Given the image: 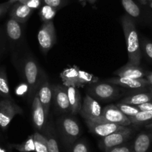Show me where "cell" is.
<instances>
[{
	"instance_id": "obj_13",
	"label": "cell",
	"mask_w": 152,
	"mask_h": 152,
	"mask_svg": "<svg viewBox=\"0 0 152 152\" xmlns=\"http://www.w3.org/2000/svg\"><path fill=\"white\" fill-rule=\"evenodd\" d=\"M52 92L56 107L62 113L70 112L67 87L64 85H55L53 87Z\"/></svg>"
},
{
	"instance_id": "obj_45",
	"label": "cell",
	"mask_w": 152,
	"mask_h": 152,
	"mask_svg": "<svg viewBox=\"0 0 152 152\" xmlns=\"http://www.w3.org/2000/svg\"><path fill=\"white\" fill-rule=\"evenodd\" d=\"M0 138H1V134H0Z\"/></svg>"
},
{
	"instance_id": "obj_23",
	"label": "cell",
	"mask_w": 152,
	"mask_h": 152,
	"mask_svg": "<svg viewBox=\"0 0 152 152\" xmlns=\"http://www.w3.org/2000/svg\"><path fill=\"white\" fill-rule=\"evenodd\" d=\"M0 96L11 99L8 77L4 67H0Z\"/></svg>"
},
{
	"instance_id": "obj_8",
	"label": "cell",
	"mask_w": 152,
	"mask_h": 152,
	"mask_svg": "<svg viewBox=\"0 0 152 152\" xmlns=\"http://www.w3.org/2000/svg\"><path fill=\"white\" fill-rule=\"evenodd\" d=\"M86 123L90 132L100 138H103L118 131H125L128 128L127 126H122L117 124L104 122V121L86 120Z\"/></svg>"
},
{
	"instance_id": "obj_31",
	"label": "cell",
	"mask_w": 152,
	"mask_h": 152,
	"mask_svg": "<svg viewBox=\"0 0 152 152\" xmlns=\"http://www.w3.org/2000/svg\"><path fill=\"white\" fill-rule=\"evenodd\" d=\"M70 152H90L89 146L84 140L75 141L70 147Z\"/></svg>"
},
{
	"instance_id": "obj_34",
	"label": "cell",
	"mask_w": 152,
	"mask_h": 152,
	"mask_svg": "<svg viewBox=\"0 0 152 152\" xmlns=\"http://www.w3.org/2000/svg\"><path fill=\"white\" fill-rule=\"evenodd\" d=\"M43 2L45 3V5H49L54 8H56V9H58L60 7L62 6L63 3H64L63 0H43Z\"/></svg>"
},
{
	"instance_id": "obj_43",
	"label": "cell",
	"mask_w": 152,
	"mask_h": 152,
	"mask_svg": "<svg viewBox=\"0 0 152 152\" xmlns=\"http://www.w3.org/2000/svg\"><path fill=\"white\" fill-rule=\"evenodd\" d=\"M145 1L147 2H148L149 5H150V6L152 8V0H145Z\"/></svg>"
},
{
	"instance_id": "obj_11",
	"label": "cell",
	"mask_w": 152,
	"mask_h": 152,
	"mask_svg": "<svg viewBox=\"0 0 152 152\" xmlns=\"http://www.w3.org/2000/svg\"><path fill=\"white\" fill-rule=\"evenodd\" d=\"M102 113V108L100 104L90 95H86L80 110V113L85 121H93L99 119Z\"/></svg>"
},
{
	"instance_id": "obj_40",
	"label": "cell",
	"mask_w": 152,
	"mask_h": 152,
	"mask_svg": "<svg viewBox=\"0 0 152 152\" xmlns=\"http://www.w3.org/2000/svg\"><path fill=\"white\" fill-rule=\"evenodd\" d=\"M145 78V79L148 81L149 84H150V85H152V72H148V74H146Z\"/></svg>"
},
{
	"instance_id": "obj_30",
	"label": "cell",
	"mask_w": 152,
	"mask_h": 152,
	"mask_svg": "<svg viewBox=\"0 0 152 152\" xmlns=\"http://www.w3.org/2000/svg\"><path fill=\"white\" fill-rule=\"evenodd\" d=\"M78 78H79V82L81 83L83 87L85 84H95V83L98 82V80H99L96 76L80 69L78 71Z\"/></svg>"
},
{
	"instance_id": "obj_28",
	"label": "cell",
	"mask_w": 152,
	"mask_h": 152,
	"mask_svg": "<svg viewBox=\"0 0 152 152\" xmlns=\"http://www.w3.org/2000/svg\"><path fill=\"white\" fill-rule=\"evenodd\" d=\"M58 9L54 8L49 5H43L40 11V17L43 23L52 21L53 18L56 14Z\"/></svg>"
},
{
	"instance_id": "obj_29",
	"label": "cell",
	"mask_w": 152,
	"mask_h": 152,
	"mask_svg": "<svg viewBox=\"0 0 152 152\" xmlns=\"http://www.w3.org/2000/svg\"><path fill=\"white\" fill-rule=\"evenodd\" d=\"M116 106L128 117L135 116L136 114H137L140 111L138 109V107L135 105L128 104L123 103V102H120V103L117 104Z\"/></svg>"
},
{
	"instance_id": "obj_36",
	"label": "cell",
	"mask_w": 152,
	"mask_h": 152,
	"mask_svg": "<svg viewBox=\"0 0 152 152\" xmlns=\"http://www.w3.org/2000/svg\"><path fill=\"white\" fill-rule=\"evenodd\" d=\"M12 4V2H11L10 1L0 4V17L3 16L9 10V8H11Z\"/></svg>"
},
{
	"instance_id": "obj_3",
	"label": "cell",
	"mask_w": 152,
	"mask_h": 152,
	"mask_svg": "<svg viewBox=\"0 0 152 152\" xmlns=\"http://www.w3.org/2000/svg\"><path fill=\"white\" fill-rule=\"evenodd\" d=\"M5 34L12 49L14 58L17 61L20 49L24 45L25 34L23 23L10 18L5 23Z\"/></svg>"
},
{
	"instance_id": "obj_24",
	"label": "cell",
	"mask_w": 152,
	"mask_h": 152,
	"mask_svg": "<svg viewBox=\"0 0 152 152\" xmlns=\"http://www.w3.org/2000/svg\"><path fill=\"white\" fill-rule=\"evenodd\" d=\"M129 119L132 125H147L152 122V111H140Z\"/></svg>"
},
{
	"instance_id": "obj_18",
	"label": "cell",
	"mask_w": 152,
	"mask_h": 152,
	"mask_svg": "<svg viewBox=\"0 0 152 152\" xmlns=\"http://www.w3.org/2000/svg\"><path fill=\"white\" fill-rule=\"evenodd\" d=\"M152 142V134L149 132L139 134L132 142L133 152H148Z\"/></svg>"
},
{
	"instance_id": "obj_15",
	"label": "cell",
	"mask_w": 152,
	"mask_h": 152,
	"mask_svg": "<svg viewBox=\"0 0 152 152\" xmlns=\"http://www.w3.org/2000/svg\"><path fill=\"white\" fill-rule=\"evenodd\" d=\"M46 120L44 109L39 100V98L36 95L32 101V121L34 126L38 131H43Z\"/></svg>"
},
{
	"instance_id": "obj_12",
	"label": "cell",
	"mask_w": 152,
	"mask_h": 152,
	"mask_svg": "<svg viewBox=\"0 0 152 152\" xmlns=\"http://www.w3.org/2000/svg\"><path fill=\"white\" fill-rule=\"evenodd\" d=\"M37 96L39 98L40 103L44 109L45 114H46V119L48 118L49 113V110H50L51 102L52 99L53 97V92H52V87L49 84L48 78L46 77V75H45L43 78L41 84L38 88L37 92Z\"/></svg>"
},
{
	"instance_id": "obj_27",
	"label": "cell",
	"mask_w": 152,
	"mask_h": 152,
	"mask_svg": "<svg viewBox=\"0 0 152 152\" xmlns=\"http://www.w3.org/2000/svg\"><path fill=\"white\" fill-rule=\"evenodd\" d=\"M11 146L13 148L16 149L20 152L35 151V147L32 135H31L29 138H28V140L25 141L24 142L20 143V144H12L11 145Z\"/></svg>"
},
{
	"instance_id": "obj_10",
	"label": "cell",
	"mask_w": 152,
	"mask_h": 152,
	"mask_svg": "<svg viewBox=\"0 0 152 152\" xmlns=\"http://www.w3.org/2000/svg\"><path fill=\"white\" fill-rule=\"evenodd\" d=\"M133 130L128 128L125 131H118L103 137L99 141V146L103 151L107 152L110 149L127 142L131 137Z\"/></svg>"
},
{
	"instance_id": "obj_1",
	"label": "cell",
	"mask_w": 152,
	"mask_h": 152,
	"mask_svg": "<svg viewBox=\"0 0 152 152\" xmlns=\"http://www.w3.org/2000/svg\"><path fill=\"white\" fill-rule=\"evenodd\" d=\"M18 64L25 84L28 87V102H32L46 73L40 68L37 60L31 55H26Z\"/></svg>"
},
{
	"instance_id": "obj_25",
	"label": "cell",
	"mask_w": 152,
	"mask_h": 152,
	"mask_svg": "<svg viewBox=\"0 0 152 152\" xmlns=\"http://www.w3.org/2000/svg\"><path fill=\"white\" fill-rule=\"evenodd\" d=\"M34 140V144L36 152H48L47 140L43 134L39 132H35L32 134Z\"/></svg>"
},
{
	"instance_id": "obj_22",
	"label": "cell",
	"mask_w": 152,
	"mask_h": 152,
	"mask_svg": "<svg viewBox=\"0 0 152 152\" xmlns=\"http://www.w3.org/2000/svg\"><path fill=\"white\" fill-rule=\"evenodd\" d=\"M150 102H152V93H137V94L131 95V96L125 98L121 102L137 106V105Z\"/></svg>"
},
{
	"instance_id": "obj_37",
	"label": "cell",
	"mask_w": 152,
	"mask_h": 152,
	"mask_svg": "<svg viewBox=\"0 0 152 152\" xmlns=\"http://www.w3.org/2000/svg\"><path fill=\"white\" fill-rule=\"evenodd\" d=\"M26 5L32 10L37 9L41 5V0H27Z\"/></svg>"
},
{
	"instance_id": "obj_42",
	"label": "cell",
	"mask_w": 152,
	"mask_h": 152,
	"mask_svg": "<svg viewBox=\"0 0 152 152\" xmlns=\"http://www.w3.org/2000/svg\"><path fill=\"white\" fill-rule=\"evenodd\" d=\"M10 2H12V3H14L16 2H19L20 3H23V4H26V2H27V0H9Z\"/></svg>"
},
{
	"instance_id": "obj_17",
	"label": "cell",
	"mask_w": 152,
	"mask_h": 152,
	"mask_svg": "<svg viewBox=\"0 0 152 152\" xmlns=\"http://www.w3.org/2000/svg\"><path fill=\"white\" fill-rule=\"evenodd\" d=\"M78 71H79V69L76 66H73L64 69V71L60 75L61 80L64 83V85L66 87H71V86L76 87H82L83 86L79 82Z\"/></svg>"
},
{
	"instance_id": "obj_7",
	"label": "cell",
	"mask_w": 152,
	"mask_h": 152,
	"mask_svg": "<svg viewBox=\"0 0 152 152\" xmlns=\"http://www.w3.org/2000/svg\"><path fill=\"white\" fill-rule=\"evenodd\" d=\"M37 39L43 53L47 54L48 52L55 46L57 41L53 20L43 23L38 32Z\"/></svg>"
},
{
	"instance_id": "obj_26",
	"label": "cell",
	"mask_w": 152,
	"mask_h": 152,
	"mask_svg": "<svg viewBox=\"0 0 152 152\" xmlns=\"http://www.w3.org/2000/svg\"><path fill=\"white\" fill-rule=\"evenodd\" d=\"M121 1H122V6L128 15L134 18H138L140 17L141 14V11L138 5L134 2V0H121Z\"/></svg>"
},
{
	"instance_id": "obj_20",
	"label": "cell",
	"mask_w": 152,
	"mask_h": 152,
	"mask_svg": "<svg viewBox=\"0 0 152 152\" xmlns=\"http://www.w3.org/2000/svg\"><path fill=\"white\" fill-rule=\"evenodd\" d=\"M67 94H68L69 102L70 105V113L73 115H76L80 113L81 108V94L78 87H67Z\"/></svg>"
},
{
	"instance_id": "obj_14",
	"label": "cell",
	"mask_w": 152,
	"mask_h": 152,
	"mask_svg": "<svg viewBox=\"0 0 152 152\" xmlns=\"http://www.w3.org/2000/svg\"><path fill=\"white\" fill-rule=\"evenodd\" d=\"M107 81L115 85L121 86L125 88L133 89V90H140V89H144L145 87L150 86L148 81L144 78L136 79V78L117 77V78H110Z\"/></svg>"
},
{
	"instance_id": "obj_33",
	"label": "cell",
	"mask_w": 152,
	"mask_h": 152,
	"mask_svg": "<svg viewBox=\"0 0 152 152\" xmlns=\"http://www.w3.org/2000/svg\"><path fill=\"white\" fill-rule=\"evenodd\" d=\"M142 48L145 55L152 61V43L147 40H143L142 43Z\"/></svg>"
},
{
	"instance_id": "obj_16",
	"label": "cell",
	"mask_w": 152,
	"mask_h": 152,
	"mask_svg": "<svg viewBox=\"0 0 152 152\" xmlns=\"http://www.w3.org/2000/svg\"><path fill=\"white\" fill-rule=\"evenodd\" d=\"M114 74L117 75L118 77L136 78V79L143 78L146 75L145 72L141 67L137 65H132L128 63L126 65L116 70L114 72Z\"/></svg>"
},
{
	"instance_id": "obj_44",
	"label": "cell",
	"mask_w": 152,
	"mask_h": 152,
	"mask_svg": "<svg viewBox=\"0 0 152 152\" xmlns=\"http://www.w3.org/2000/svg\"><path fill=\"white\" fill-rule=\"evenodd\" d=\"M149 90H150V93H152V85L149 86Z\"/></svg>"
},
{
	"instance_id": "obj_2",
	"label": "cell",
	"mask_w": 152,
	"mask_h": 152,
	"mask_svg": "<svg viewBox=\"0 0 152 152\" xmlns=\"http://www.w3.org/2000/svg\"><path fill=\"white\" fill-rule=\"evenodd\" d=\"M121 22L126 41L128 64L139 66L141 61V48L135 23L128 14L122 16Z\"/></svg>"
},
{
	"instance_id": "obj_32",
	"label": "cell",
	"mask_w": 152,
	"mask_h": 152,
	"mask_svg": "<svg viewBox=\"0 0 152 152\" xmlns=\"http://www.w3.org/2000/svg\"><path fill=\"white\" fill-rule=\"evenodd\" d=\"M107 152H133L132 143L125 142L121 145L110 149Z\"/></svg>"
},
{
	"instance_id": "obj_5",
	"label": "cell",
	"mask_w": 152,
	"mask_h": 152,
	"mask_svg": "<svg viewBox=\"0 0 152 152\" xmlns=\"http://www.w3.org/2000/svg\"><path fill=\"white\" fill-rule=\"evenodd\" d=\"M87 94L93 99L102 102H108L114 99L119 95V89L110 83H95L90 84Z\"/></svg>"
},
{
	"instance_id": "obj_35",
	"label": "cell",
	"mask_w": 152,
	"mask_h": 152,
	"mask_svg": "<svg viewBox=\"0 0 152 152\" xmlns=\"http://www.w3.org/2000/svg\"><path fill=\"white\" fill-rule=\"evenodd\" d=\"M5 42H6V34L3 33L0 29V55L3 53L5 48Z\"/></svg>"
},
{
	"instance_id": "obj_4",
	"label": "cell",
	"mask_w": 152,
	"mask_h": 152,
	"mask_svg": "<svg viewBox=\"0 0 152 152\" xmlns=\"http://www.w3.org/2000/svg\"><path fill=\"white\" fill-rule=\"evenodd\" d=\"M58 127L63 142L66 147H71L81 134L79 124L72 116H62L58 122Z\"/></svg>"
},
{
	"instance_id": "obj_6",
	"label": "cell",
	"mask_w": 152,
	"mask_h": 152,
	"mask_svg": "<svg viewBox=\"0 0 152 152\" xmlns=\"http://www.w3.org/2000/svg\"><path fill=\"white\" fill-rule=\"evenodd\" d=\"M23 110L11 99L0 100V128L5 131L16 115H22Z\"/></svg>"
},
{
	"instance_id": "obj_41",
	"label": "cell",
	"mask_w": 152,
	"mask_h": 152,
	"mask_svg": "<svg viewBox=\"0 0 152 152\" xmlns=\"http://www.w3.org/2000/svg\"><path fill=\"white\" fill-rule=\"evenodd\" d=\"M145 128L148 130L149 133H151L152 134V122H149L147 125H145Z\"/></svg>"
},
{
	"instance_id": "obj_19",
	"label": "cell",
	"mask_w": 152,
	"mask_h": 152,
	"mask_svg": "<svg viewBox=\"0 0 152 152\" xmlns=\"http://www.w3.org/2000/svg\"><path fill=\"white\" fill-rule=\"evenodd\" d=\"M33 10L29 8L26 4L17 3L14 5L10 12L11 18L14 19L17 21L25 24L32 14Z\"/></svg>"
},
{
	"instance_id": "obj_21",
	"label": "cell",
	"mask_w": 152,
	"mask_h": 152,
	"mask_svg": "<svg viewBox=\"0 0 152 152\" xmlns=\"http://www.w3.org/2000/svg\"><path fill=\"white\" fill-rule=\"evenodd\" d=\"M44 131V136L47 140L48 152H60L58 140L56 138L55 128L52 123H48Z\"/></svg>"
},
{
	"instance_id": "obj_9",
	"label": "cell",
	"mask_w": 152,
	"mask_h": 152,
	"mask_svg": "<svg viewBox=\"0 0 152 152\" xmlns=\"http://www.w3.org/2000/svg\"><path fill=\"white\" fill-rule=\"evenodd\" d=\"M93 121H104L117 124L122 126H128L132 125L129 117L125 114L114 104H110L102 109V115L99 119Z\"/></svg>"
},
{
	"instance_id": "obj_39",
	"label": "cell",
	"mask_w": 152,
	"mask_h": 152,
	"mask_svg": "<svg viewBox=\"0 0 152 152\" xmlns=\"http://www.w3.org/2000/svg\"><path fill=\"white\" fill-rule=\"evenodd\" d=\"M26 92L28 93V87L26 84H22L20 85V87H17V90H16V93H17V95H23V93Z\"/></svg>"
},
{
	"instance_id": "obj_38",
	"label": "cell",
	"mask_w": 152,
	"mask_h": 152,
	"mask_svg": "<svg viewBox=\"0 0 152 152\" xmlns=\"http://www.w3.org/2000/svg\"><path fill=\"white\" fill-rule=\"evenodd\" d=\"M137 107L140 111H152V102H146V103L137 105Z\"/></svg>"
}]
</instances>
